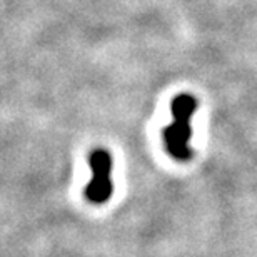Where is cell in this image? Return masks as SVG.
Here are the masks:
<instances>
[{"label":"cell","mask_w":257,"mask_h":257,"mask_svg":"<svg viewBox=\"0 0 257 257\" xmlns=\"http://www.w3.org/2000/svg\"><path fill=\"white\" fill-rule=\"evenodd\" d=\"M197 109V100L189 94H181L172 100L171 110L174 115L172 124L164 128V141L169 154L177 161H191V119Z\"/></svg>","instance_id":"cell-1"},{"label":"cell","mask_w":257,"mask_h":257,"mask_svg":"<svg viewBox=\"0 0 257 257\" xmlns=\"http://www.w3.org/2000/svg\"><path fill=\"white\" fill-rule=\"evenodd\" d=\"M89 166L92 169V179L85 187V197L92 204H105L112 195V157L104 149H97L90 154Z\"/></svg>","instance_id":"cell-2"}]
</instances>
